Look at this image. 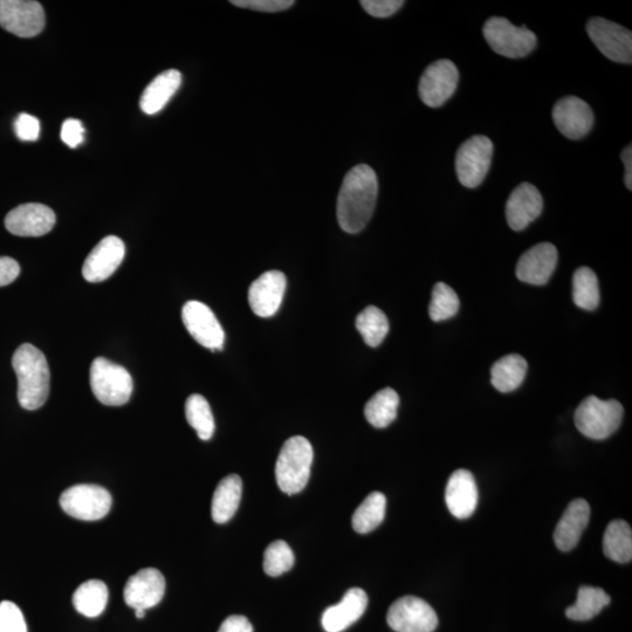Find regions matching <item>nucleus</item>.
Here are the masks:
<instances>
[{
    "instance_id": "nucleus-1",
    "label": "nucleus",
    "mask_w": 632,
    "mask_h": 632,
    "mask_svg": "<svg viewBox=\"0 0 632 632\" xmlns=\"http://www.w3.org/2000/svg\"><path fill=\"white\" fill-rule=\"evenodd\" d=\"M379 181L373 168L359 164L346 175L339 192L336 214L343 231L359 233L373 217Z\"/></svg>"
},
{
    "instance_id": "nucleus-2",
    "label": "nucleus",
    "mask_w": 632,
    "mask_h": 632,
    "mask_svg": "<svg viewBox=\"0 0 632 632\" xmlns=\"http://www.w3.org/2000/svg\"><path fill=\"white\" fill-rule=\"evenodd\" d=\"M18 379V401L26 410H37L50 395L51 374L46 357L30 343L20 346L12 357Z\"/></svg>"
},
{
    "instance_id": "nucleus-3",
    "label": "nucleus",
    "mask_w": 632,
    "mask_h": 632,
    "mask_svg": "<svg viewBox=\"0 0 632 632\" xmlns=\"http://www.w3.org/2000/svg\"><path fill=\"white\" fill-rule=\"evenodd\" d=\"M314 452L312 444L305 437L294 436L283 446L276 465V478L279 489L286 494L299 493L305 489Z\"/></svg>"
},
{
    "instance_id": "nucleus-4",
    "label": "nucleus",
    "mask_w": 632,
    "mask_h": 632,
    "mask_svg": "<svg viewBox=\"0 0 632 632\" xmlns=\"http://www.w3.org/2000/svg\"><path fill=\"white\" fill-rule=\"evenodd\" d=\"M624 409L615 400L603 401L589 396L575 412V424L583 436L602 441L615 434L622 423Z\"/></svg>"
},
{
    "instance_id": "nucleus-5",
    "label": "nucleus",
    "mask_w": 632,
    "mask_h": 632,
    "mask_svg": "<svg viewBox=\"0 0 632 632\" xmlns=\"http://www.w3.org/2000/svg\"><path fill=\"white\" fill-rule=\"evenodd\" d=\"M91 387L96 400L109 407H121L129 402L134 383L127 369L98 357L91 366Z\"/></svg>"
},
{
    "instance_id": "nucleus-6",
    "label": "nucleus",
    "mask_w": 632,
    "mask_h": 632,
    "mask_svg": "<svg viewBox=\"0 0 632 632\" xmlns=\"http://www.w3.org/2000/svg\"><path fill=\"white\" fill-rule=\"evenodd\" d=\"M483 32L492 50L506 58H525L537 46V36L531 30L515 26L506 18L487 20Z\"/></svg>"
},
{
    "instance_id": "nucleus-7",
    "label": "nucleus",
    "mask_w": 632,
    "mask_h": 632,
    "mask_svg": "<svg viewBox=\"0 0 632 632\" xmlns=\"http://www.w3.org/2000/svg\"><path fill=\"white\" fill-rule=\"evenodd\" d=\"M493 156V143L484 135L472 136L459 147L456 171L465 188L479 187L489 173Z\"/></svg>"
},
{
    "instance_id": "nucleus-8",
    "label": "nucleus",
    "mask_w": 632,
    "mask_h": 632,
    "mask_svg": "<svg viewBox=\"0 0 632 632\" xmlns=\"http://www.w3.org/2000/svg\"><path fill=\"white\" fill-rule=\"evenodd\" d=\"M113 499L111 493L99 485H75L60 497V506L70 517L96 521L105 518L111 511Z\"/></svg>"
},
{
    "instance_id": "nucleus-9",
    "label": "nucleus",
    "mask_w": 632,
    "mask_h": 632,
    "mask_svg": "<svg viewBox=\"0 0 632 632\" xmlns=\"http://www.w3.org/2000/svg\"><path fill=\"white\" fill-rule=\"evenodd\" d=\"M387 621L396 632H434L438 616L424 600L416 596H404L391 604Z\"/></svg>"
},
{
    "instance_id": "nucleus-10",
    "label": "nucleus",
    "mask_w": 632,
    "mask_h": 632,
    "mask_svg": "<svg viewBox=\"0 0 632 632\" xmlns=\"http://www.w3.org/2000/svg\"><path fill=\"white\" fill-rule=\"evenodd\" d=\"M590 39L604 57L614 63H632V33L625 27L603 18L590 19L587 24Z\"/></svg>"
},
{
    "instance_id": "nucleus-11",
    "label": "nucleus",
    "mask_w": 632,
    "mask_h": 632,
    "mask_svg": "<svg viewBox=\"0 0 632 632\" xmlns=\"http://www.w3.org/2000/svg\"><path fill=\"white\" fill-rule=\"evenodd\" d=\"M0 26L20 38H32L44 30L43 6L33 0H0Z\"/></svg>"
},
{
    "instance_id": "nucleus-12",
    "label": "nucleus",
    "mask_w": 632,
    "mask_h": 632,
    "mask_svg": "<svg viewBox=\"0 0 632 632\" xmlns=\"http://www.w3.org/2000/svg\"><path fill=\"white\" fill-rule=\"evenodd\" d=\"M458 81L459 72L452 61H435L425 70L419 81V96L428 107H441L455 94Z\"/></svg>"
},
{
    "instance_id": "nucleus-13",
    "label": "nucleus",
    "mask_w": 632,
    "mask_h": 632,
    "mask_svg": "<svg viewBox=\"0 0 632 632\" xmlns=\"http://www.w3.org/2000/svg\"><path fill=\"white\" fill-rule=\"evenodd\" d=\"M182 320L185 328L199 345L211 349L222 350L225 333L211 309L199 301H188L182 309Z\"/></svg>"
},
{
    "instance_id": "nucleus-14",
    "label": "nucleus",
    "mask_w": 632,
    "mask_h": 632,
    "mask_svg": "<svg viewBox=\"0 0 632 632\" xmlns=\"http://www.w3.org/2000/svg\"><path fill=\"white\" fill-rule=\"evenodd\" d=\"M552 115L556 128L570 140L582 139L594 125L592 108L576 96H567L556 102Z\"/></svg>"
},
{
    "instance_id": "nucleus-15",
    "label": "nucleus",
    "mask_w": 632,
    "mask_h": 632,
    "mask_svg": "<svg viewBox=\"0 0 632 632\" xmlns=\"http://www.w3.org/2000/svg\"><path fill=\"white\" fill-rule=\"evenodd\" d=\"M56 225V214L43 204L19 205L5 218L6 229L18 237H41L51 232Z\"/></svg>"
},
{
    "instance_id": "nucleus-16",
    "label": "nucleus",
    "mask_w": 632,
    "mask_h": 632,
    "mask_svg": "<svg viewBox=\"0 0 632 632\" xmlns=\"http://www.w3.org/2000/svg\"><path fill=\"white\" fill-rule=\"evenodd\" d=\"M125 256L126 246L120 238L115 236L103 238L89 253L82 267V276L89 283H101L113 276Z\"/></svg>"
},
{
    "instance_id": "nucleus-17",
    "label": "nucleus",
    "mask_w": 632,
    "mask_h": 632,
    "mask_svg": "<svg viewBox=\"0 0 632 632\" xmlns=\"http://www.w3.org/2000/svg\"><path fill=\"white\" fill-rule=\"evenodd\" d=\"M166 594V580L155 568L141 569L126 583L125 602L130 608L147 610L154 608Z\"/></svg>"
},
{
    "instance_id": "nucleus-18",
    "label": "nucleus",
    "mask_w": 632,
    "mask_h": 632,
    "mask_svg": "<svg viewBox=\"0 0 632 632\" xmlns=\"http://www.w3.org/2000/svg\"><path fill=\"white\" fill-rule=\"evenodd\" d=\"M558 258V250L553 244L541 243L522 254L515 272L522 283L546 285L558 265Z\"/></svg>"
},
{
    "instance_id": "nucleus-19",
    "label": "nucleus",
    "mask_w": 632,
    "mask_h": 632,
    "mask_svg": "<svg viewBox=\"0 0 632 632\" xmlns=\"http://www.w3.org/2000/svg\"><path fill=\"white\" fill-rule=\"evenodd\" d=\"M287 280L280 271H269L254 280L249 290V302L254 314L270 318L283 302Z\"/></svg>"
},
{
    "instance_id": "nucleus-20",
    "label": "nucleus",
    "mask_w": 632,
    "mask_h": 632,
    "mask_svg": "<svg viewBox=\"0 0 632 632\" xmlns=\"http://www.w3.org/2000/svg\"><path fill=\"white\" fill-rule=\"evenodd\" d=\"M544 210V199L537 187L521 183L515 188L506 203V219L514 231H522L535 221Z\"/></svg>"
},
{
    "instance_id": "nucleus-21",
    "label": "nucleus",
    "mask_w": 632,
    "mask_h": 632,
    "mask_svg": "<svg viewBox=\"0 0 632 632\" xmlns=\"http://www.w3.org/2000/svg\"><path fill=\"white\" fill-rule=\"evenodd\" d=\"M478 487L470 471L460 469L451 474L446 486L445 501L449 511L458 519H467L476 511Z\"/></svg>"
},
{
    "instance_id": "nucleus-22",
    "label": "nucleus",
    "mask_w": 632,
    "mask_h": 632,
    "mask_svg": "<svg viewBox=\"0 0 632 632\" xmlns=\"http://www.w3.org/2000/svg\"><path fill=\"white\" fill-rule=\"evenodd\" d=\"M368 606V595L360 588L349 589L340 603L326 609L322 627L327 632H342L359 621Z\"/></svg>"
},
{
    "instance_id": "nucleus-23",
    "label": "nucleus",
    "mask_w": 632,
    "mask_h": 632,
    "mask_svg": "<svg viewBox=\"0 0 632 632\" xmlns=\"http://www.w3.org/2000/svg\"><path fill=\"white\" fill-rule=\"evenodd\" d=\"M590 519V506L585 499H575L563 513L555 528L554 541L562 552L572 551L579 544Z\"/></svg>"
},
{
    "instance_id": "nucleus-24",
    "label": "nucleus",
    "mask_w": 632,
    "mask_h": 632,
    "mask_svg": "<svg viewBox=\"0 0 632 632\" xmlns=\"http://www.w3.org/2000/svg\"><path fill=\"white\" fill-rule=\"evenodd\" d=\"M182 85V74L176 70L161 73L144 89L140 106L144 113L155 115L161 112Z\"/></svg>"
},
{
    "instance_id": "nucleus-25",
    "label": "nucleus",
    "mask_w": 632,
    "mask_h": 632,
    "mask_svg": "<svg viewBox=\"0 0 632 632\" xmlns=\"http://www.w3.org/2000/svg\"><path fill=\"white\" fill-rule=\"evenodd\" d=\"M243 482L237 474H230L218 484L212 498L211 514L217 524H225L236 514L242 499Z\"/></svg>"
},
{
    "instance_id": "nucleus-26",
    "label": "nucleus",
    "mask_w": 632,
    "mask_h": 632,
    "mask_svg": "<svg viewBox=\"0 0 632 632\" xmlns=\"http://www.w3.org/2000/svg\"><path fill=\"white\" fill-rule=\"evenodd\" d=\"M527 373V361L518 354H510L493 364L491 382L500 393H511L524 382Z\"/></svg>"
},
{
    "instance_id": "nucleus-27",
    "label": "nucleus",
    "mask_w": 632,
    "mask_h": 632,
    "mask_svg": "<svg viewBox=\"0 0 632 632\" xmlns=\"http://www.w3.org/2000/svg\"><path fill=\"white\" fill-rule=\"evenodd\" d=\"M603 552L607 558L618 563L632 559V531L624 520L611 521L604 532Z\"/></svg>"
},
{
    "instance_id": "nucleus-28",
    "label": "nucleus",
    "mask_w": 632,
    "mask_h": 632,
    "mask_svg": "<svg viewBox=\"0 0 632 632\" xmlns=\"http://www.w3.org/2000/svg\"><path fill=\"white\" fill-rule=\"evenodd\" d=\"M108 588L100 580H89L75 590L73 606L78 613L89 618L99 617L108 603Z\"/></svg>"
},
{
    "instance_id": "nucleus-29",
    "label": "nucleus",
    "mask_w": 632,
    "mask_h": 632,
    "mask_svg": "<svg viewBox=\"0 0 632 632\" xmlns=\"http://www.w3.org/2000/svg\"><path fill=\"white\" fill-rule=\"evenodd\" d=\"M400 397L391 388H384L376 393L364 407V416L377 429L389 427L397 416Z\"/></svg>"
},
{
    "instance_id": "nucleus-30",
    "label": "nucleus",
    "mask_w": 632,
    "mask_h": 632,
    "mask_svg": "<svg viewBox=\"0 0 632 632\" xmlns=\"http://www.w3.org/2000/svg\"><path fill=\"white\" fill-rule=\"evenodd\" d=\"M610 603V596L602 588L582 586L573 606L566 610L569 620L585 622L599 615Z\"/></svg>"
},
{
    "instance_id": "nucleus-31",
    "label": "nucleus",
    "mask_w": 632,
    "mask_h": 632,
    "mask_svg": "<svg viewBox=\"0 0 632 632\" xmlns=\"http://www.w3.org/2000/svg\"><path fill=\"white\" fill-rule=\"evenodd\" d=\"M387 499L381 492L370 493L353 515V528L367 534L379 527L386 517Z\"/></svg>"
},
{
    "instance_id": "nucleus-32",
    "label": "nucleus",
    "mask_w": 632,
    "mask_h": 632,
    "mask_svg": "<svg viewBox=\"0 0 632 632\" xmlns=\"http://www.w3.org/2000/svg\"><path fill=\"white\" fill-rule=\"evenodd\" d=\"M356 328L369 347H379L389 333V321L380 308L368 306L357 315Z\"/></svg>"
},
{
    "instance_id": "nucleus-33",
    "label": "nucleus",
    "mask_w": 632,
    "mask_h": 632,
    "mask_svg": "<svg viewBox=\"0 0 632 632\" xmlns=\"http://www.w3.org/2000/svg\"><path fill=\"white\" fill-rule=\"evenodd\" d=\"M575 305L585 311H594L600 305V286L596 274L589 267H580L573 277Z\"/></svg>"
},
{
    "instance_id": "nucleus-34",
    "label": "nucleus",
    "mask_w": 632,
    "mask_h": 632,
    "mask_svg": "<svg viewBox=\"0 0 632 632\" xmlns=\"http://www.w3.org/2000/svg\"><path fill=\"white\" fill-rule=\"evenodd\" d=\"M187 421L197 432L202 441H209L215 434V418L210 404L202 395H191L185 402Z\"/></svg>"
},
{
    "instance_id": "nucleus-35",
    "label": "nucleus",
    "mask_w": 632,
    "mask_h": 632,
    "mask_svg": "<svg viewBox=\"0 0 632 632\" xmlns=\"http://www.w3.org/2000/svg\"><path fill=\"white\" fill-rule=\"evenodd\" d=\"M459 298L452 287L438 283L432 291L429 314L432 321L441 322L453 318L459 311Z\"/></svg>"
},
{
    "instance_id": "nucleus-36",
    "label": "nucleus",
    "mask_w": 632,
    "mask_h": 632,
    "mask_svg": "<svg viewBox=\"0 0 632 632\" xmlns=\"http://www.w3.org/2000/svg\"><path fill=\"white\" fill-rule=\"evenodd\" d=\"M295 558L292 548L283 540H277L266 548L264 554V570L267 575L277 577L287 573L294 566Z\"/></svg>"
},
{
    "instance_id": "nucleus-37",
    "label": "nucleus",
    "mask_w": 632,
    "mask_h": 632,
    "mask_svg": "<svg viewBox=\"0 0 632 632\" xmlns=\"http://www.w3.org/2000/svg\"><path fill=\"white\" fill-rule=\"evenodd\" d=\"M0 632H27L22 610L10 601L0 603Z\"/></svg>"
},
{
    "instance_id": "nucleus-38",
    "label": "nucleus",
    "mask_w": 632,
    "mask_h": 632,
    "mask_svg": "<svg viewBox=\"0 0 632 632\" xmlns=\"http://www.w3.org/2000/svg\"><path fill=\"white\" fill-rule=\"evenodd\" d=\"M231 4L238 8L260 12H281L292 8L293 0H233Z\"/></svg>"
},
{
    "instance_id": "nucleus-39",
    "label": "nucleus",
    "mask_w": 632,
    "mask_h": 632,
    "mask_svg": "<svg viewBox=\"0 0 632 632\" xmlns=\"http://www.w3.org/2000/svg\"><path fill=\"white\" fill-rule=\"evenodd\" d=\"M362 8L375 18H389L400 11L404 2L402 0H363Z\"/></svg>"
},
{
    "instance_id": "nucleus-40",
    "label": "nucleus",
    "mask_w": 632,
    "mask_h": 632,
    "mask_svg": "<svg viewBox=\"0 0 632 632\" xmlns=\"http://www.w3.org/2000/svg\"><path fill=\"white\" fill-rule=\"evenodd\" d=\"M15 132L19 140L37 141L40 135V122L32 115L20 114L15 121Z\"/></svg>"
},
{
    "instance_id": "nucleus-41",
    "label": "nucleus",
    "mask_w": 632,
    "mask_h": 632,
    "mask_svg": "<svg viewBox=\"0 0 632 632\" xmlns=\"http://www.w3.org/2000/svg\"><path fill=\"white\" fill-rule=\"evenodd\" d=\"M61 140L68 147L77 148L85 140V128L79 120L68 119L61 128Z\"/></svg>"
},
{
    "instance_id": "nucleus-42",
    "label": "nucleus",
    "mask_w": 632,
    "mask_h": 632,
    "mask_svg": "<svg viewBox=\"0 0 632 632\" xmlns=\"http://www.w3.org/2000/svg\"><path fill=\"white\" fill-rule=\"evenodd\" d=\"M20 273V266L15 259L0 257V287L8 286Z\"/></svg>"
},
{
    "instance_id": "nucleus-43",
    "label": "nucleus",
    "mask_w": 632,
    "mask_h": 632,
    "mask_svg": "<svg viewBox=\"0 0 632 632\" xmlns=\"http://www.w3.org/2000/svg\"><path fill=\"white\" fill-rule=\"evenodd\" d=\"M218 632H253V627L245 616L233 615L226 618Z\"/></svg>"
},
{
    "instance_id": "nucleus-44",
    "label": "nucleus",
    "mask_w": 632,
    "mask_h": 632,
    "mask_svg": "<svg viewBox=\"0 0 632 632\" xmlns=\"http://www.w3.org/2000/svg\"><path fill=\"white\" fill-rule=\"evenodd\" d=\"M625 167L624 182L625 187L632 190V149L631 146L625 147L621 155Z\"/></svg>"
},
{
    "instance_id": "nucleus-45",
    "label": "nucleus",
    "mask_w": 632,
    "mask_h": 632,
    "mask_svg": "<svg viewBox=\"0 0 632 632\" xmlns=\"http://www.w3.org/2000/svg\"><path fill=\"white\" fill-rule=\"evenodd\" d=\"M135 616H136L137 618H140V620H141V618H143L144 616H146V610H143V609H136V610H135Z\"/></svg>"
}]
</instances>
